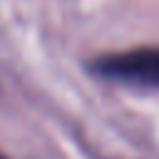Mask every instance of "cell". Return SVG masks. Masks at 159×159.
I'll return each mask as SVG.
<instances>
[{
	"label": "cell",
	"mask_w": 159,
	"mask_h": 159,
	"mask_svg": "<svg viewBox=\"0 0 159 159\" xmlns=\"http://www.w3.org/2000/svg\"><path fill=\"white\" fill-rule=\"evenodd\" d=\"M0 159H5V157H2V154H0Z\"/></svg>",
	"instance_id": "cell-2"
},
{
	"label": "cell",
	"mask_w": 159,
	"mask_h": 159,
	"mask_svg": "<svg viewBox=\"0 0 159 159\" xmlns=\"http://www.w3.org/2000/svg\"><path fill=\"white\" fill-rule=\"evenodd\" d=\"M92 70L114 82L137 87H159V47H137L104 55L92 65Z\"/></svg>",
	"instance_id": "cell-1"
}]
</instances>
